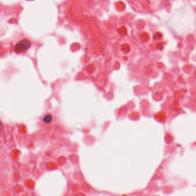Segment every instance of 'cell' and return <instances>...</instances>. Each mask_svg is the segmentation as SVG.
<instances>
[{"instance_id":"7a4b0ae2","label":"cell","mask_w":196,"mask_h":196,"mask_svg":"<svg viewBox=\"0 0 196 196\" xmlns=\"http://www.w3.org/2000/svg\"><path fill=\"white\" fill-rule=\"evenodd\" d=\"M52 120V116L51 114H47L46 116H45L43 118V122L46 124H50L51 123Z\"/></svg>"},{"instance_id":"6da1fadb","label":"cell","mask_w":196,"mask_h":196,"mask_svg":"<svg viewBox=\"0 0 196 196\" xmlns=\"http://www.w3.org/2000/svg\"><path fill=\"white\" fill-rule=\"evenodd\" d=\"M30 46L31 43L29 41L26 39L23 40L16 44L15 50L17 53H21L22 52L26 51Z\"/></svg>"}]
</instances>
